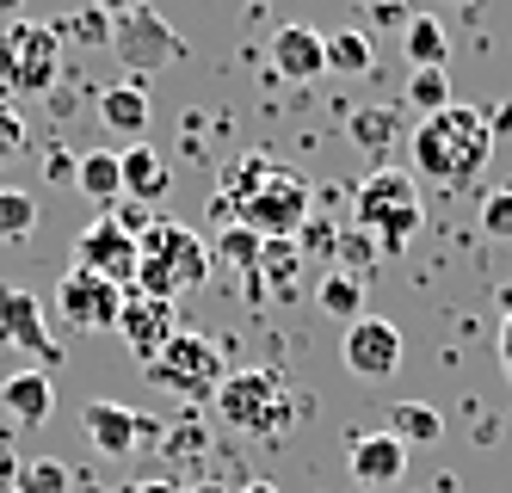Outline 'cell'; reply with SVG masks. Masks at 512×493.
<instances>
[{
    "mask_svg": "<svg viewBox=\"0 0 512 493\" xmlns=\"http://www.w3.org/2000/svg\"><path fill=\"white\" fill-rule=\"evenodd\" d=\"M494 155V130H488V111L475 105H445L414 130V173L432 185H475Z\"/></svg>",
    "mask_w": 512,
    "mask_h": 493,
    "instance_id": "cell-1",
    "label": "cell"
},
{
    "mask_svg": "<svg viewBox=\"0 0 512 493\" xmlns=\"http://www.w3.org/2000/svg\"><path fill=\"white\" fill-rule=\"evenodd\" d=\"M229 210H235L241 229H253L260 241H290L309 222V179L253 155L229 173Z\"/></svg>",
    "mask_w": 512,
    "mask_h": 493,
    "instance_id": "cell-2",
    "label": "cell"
},
{
    "mask_svg": "<svg viewBox=\"0 0 512 493\" xmlns=\"http://www.w3.org/2000/svg\"><path fill=\"white\" fill-rule=\"evenodd\" d=\"M136 247H142V259H136V284L130 290H142V296H161V302H173L179 290H198L204 278H210V247L186 229V222H149V229L136 235Z\"/></svg>",
    "mask_w": 512,
    "mask_h": 493,
    "instance_id": "cell-3",
    "label": "cell"
},
{
    "mask_svg": "<svg viewBox=\"0 0 512 493\" xmlns=\"http://www.w3.org/2000/svg\"><path fill=\"white\" fill-rule=\"evenodd\" d=\"M297 395L284 389L278 370H235L223 376V389H216V420L247 432V438H284L297 426Z\"/></svg>",
    "mask_w": 512,
    "mask_h": 493,
    "instance_id": "cell-4",
    "label": "cell"
},
{
    "mask_svg": "<svg viewBox=\"0 0 512 493\" xmlns=\"http://www.w3.org/2000/svg\"><path fill=\"white\" fill-rule=\"evenodd\" d=\"M420 185L401 167H377L358 185V235H371L377 253H401L420 235Z\"/></svg>",
    "mask_w": 512,
    "mask_h": 493,
    "instance_id": "cell-5",
    "label": "cell"
},
{
    "mask_svg": "<svg viewBox=\"0 0 512 493\" xmlns=\"http://www.w3.org/2000/svg\"><path fill=\"white\" fill-rule=\"evenodd\" d=\"M149 376L161 389H173V395H186V401H216V389H223V346L216 339H204V333H192V327H179L167 346L155 352V364H149Z\"/></svg>",
    "mask_w": 512,
    "mask_h": 493,
    "instance_id": "cell-6",
    "label": "cell"
},
{
    "mask_svg": "<svg viewBox=\"0 0 512 493\" xmlns=\"http://www.w3.org/2000/svg\"><path fill=\"white\" fill-rule=\"evenodd\" d=\"M62 74V37L56 25H13L0 37V81L13 93H50Z\"/></svg>",
    "mask_w": 512,
    "mask_h": 493,
    "instance_id": "cell-7",
    "label": "cell"
},
{
    "mask_svg": "<svg viewBox=\"0 0 512 493\" xmlns=\"http://www.w3.org/2000/svg\"><path fill=\"white\" fill-rule=\"evenodd\" d=\"M56 315H62L68 327H81V333H118L124 290L75 265V272H62V284H56Z\"/></svg>",
    "mask_w": 512,
    "mask_h": 493,
    "instance_id": "cell-8",
    "label": "cell"
},
{
    "mask_svg": "<svg viewBox=\"0 0 512 493\" xmlns=\"http://www.w3.org/2000/svg\"><path fill=\"white\" fill-rule=\"evenodd\" d=\"M136 259H142V247H136V235L124 229L118 216H99V222H87V229H81V253H75L81 272L130 290L136 284Z\"/></svg>",
    "mask_w": 512,
    "mask_h": 493,
    "instance_id": "cell-9",
    "label": "cell"
},
{
    "mask_svg": "<svg viewBox=\"0 0 512 493\" xmlns=\"http://www.w3.org/2000/svg\"><path fill=\"white\" fill-rule=\"evenodd\" d=\"M81 426H87V444L99 450V457H130V450H142V444L161 438V420L130 413L118 401H87L81 407Z\"/></svg>",
    "mask_w": 512,
    "mask_h": 493,
    "instance_id": "cell-10",
    "label": "cell"
},
{
    "mask_svg": "<svg viewBox=\"0 0 512 493\" xmlns=\"http://www.w3.org/2000/svg\"><path fill=\"white\" fill-rule=\"evenodd\" d=\"M346 370L364 376V383H389L401 370V327L395 321H377V315H358L346 327V346H340Z\"/></svg>",
    "mask_w": 512,
    "mask_h": 493,
    "instance_id": "cell-11",
    "label": "cell"
},
{
    "mask_svg": "<svg viewBox=\"0 0 512 493\" xmlns=\"http://www.w3.org/2000/svg\"><path fill=\"white\" fill-rule=\"evenodd\" d=\"M0 339L19 352H31L38 364H62V346L44 327V302L31 296L25 284H0Z\"/></svg>",
    "mask_w": 512,
    "mask_h": 493,
    "instance_id": "cell-12",
    "label": "cell"
},
{
    "mask_svg": "<svg viewBox=\"0 0 512 493\" xmlns=\"http://www.w3.org/2000/svg\"><path fill=\"white\" fill-rule=\"evenodd\" d=\"M112 50L130 56L136 68H161L167 56H179V37L167 31V19L149 7V0H142L130 13H112Z\"/></svg>",
    "mask_w": 512,
    "mask_h": 493,
    "instance_id": "cell-13",
    "label": "cell"
},
{
    "mask_svg": "<svg viewBox=\"0 0 512 493\" xmlns=\"http://www.w3.org/2000/svg\"><path fill=\"white\" fill-rule=\"evenodd\" d=\"M118 333H124V346H130L142 364H155V352H161L167 339L179 333V315H173V302H161V296L124 290V315H118Z\"/></svg>",
    "mask_w": 512,
    "mask_h": 493,
    "instance_id": "cell-14",
    "label": "cell"
},
{
    "mask_svg": "<svg viewBox=\"0 0 512 493\" xmlns=\"http://www.w3.org/2000/svg\"><path fill=\"white\" fill-rule=\"evenodd\" d=\"M346 463H352L358 487H395L401 475H408V444L389 438V432H358Z\"/></svg>",
    "mask_w": 512,
    "mask_h": 493,
    "instance_id": "cell-15",
    "label": "cell"
},
{
    "mask_svg": "<svg viewBox=\"0 0 512 493\" xmlns=\"http://www.w3.org/2000/svg\"><path fill=\"white\" fill-rule=\"evenodd\" d=\"M272 68L284 81H315V74H327V37L315 25H284L272 37Z\"/></svg>",
    "mask_w": 512,
    "mask_h": 493,
    "instance_id": "cell-16",
    "label": "cell"
},
{
    "mask_svg": "<svg viewBox=\"0 0 512 493\" xmlns=\"http://www.w3.org/2000/svg\"><path fill=\"white\" fill-rule=\"evenodd\" d=\"M118 173H124V198L130 204H155V198H167V185H173L167 155L149 148V142H130L124 155H118Z\"/></svg>",
    "mask_w": 512,
    "mask_h": 493,
    "instance_id": "cell-17",
    "label": "cell"
},
{
    "mask_svg": "<svg viewBox=\"0 0 512 493\" xmlns=\"http://www.w3.org/2000/svg\"><path fill=\"white\" fill-rule=\"evenodd\" d=\"M247 284L266 290L272 302H297L303 296V259H297V247H290V241H266L260 247V272H253Z\"/></svg>",
    "mask_w": 512,
    "mask_h": 493,
    "instance_id": "cell-18",
    "label": "cell"
},
{
    "mask_svg": "<svg viewBox=\"0 0 512 493\" xmlns=\"http://www.w3.org/2000/svg\"><path fill=\"white\" fill-rule=\"evenodd\" d=\"M0 401H7V413H13L19 426H44L50 407H56V389H50L44 370H19V376L0 383Z\"/></svg>",
    "mask_w": 512,
    "mask_h": 493,
    "instance_id": "cell-19",
    "label": "cell"
},
{
    "mask_svg": "<svg viewBox=\"0 0 512 493\" xmlns=\"http://www.w3.org/2000/svg\"><path fill=\"white\" fill-rule=\"evenodd\" d=\"M75 185H81V198H93L99 210H118V198H124L118 148H93V155H81L75 161Z\"/></svg>",
    "mask_w": 512,
    "mask_h": 493,
    "instance_id": "cell-20",
    "label": "cell"
},
{
    "mask_svg": "<svg viewBox=\"0 0 512 493\" xmlns=\"http://www.w3.org/2000/svg\"><path fill=\"white\" fill-rule=\"evenodd\" d=\"M99 118L112 124L118 136L142 142V130H149V93H142V87H105L99 93Z\"/></svg>",
    "mask_w": 512,
    "mask_h": 493,
    "instance_id": "cell-21",
    "label": "cell"
},
{
    "mask_svg": "<svg viewBox=\"0 0 512 493\" xmlns=\"http://www.w3.org/2000/svg\"><path fill=\"white\" fill-rule=\"evenodd\" d=\"M383 432L414 450V444H438V438H445V420H438V407H426V401H395Z\"/></svg>",
    "mask_w": 512,
    "mask_h": 493,
    "instance_id": "cell-22",
    "label": "cell"
},
{
    "mask_svg": "<svg viewBox=\"0 0 512 493\" xmlns=\"http://www.w3.org/2000/svg\"><path fill=\"white\" fill-rule=\"evenodd\" d=\"M401 44H408L414 68H445V56H451V37H445V25H438L432 13H414L408 25H401Z\"/></svg>",
    "mask_w": 512,
    "mask_h": 493,
    "instance_id": "cell-23",
    "label": "cell"
},
{
    "mask_svg": "<svg viewBox=\"0 0 512 493\" xmlns=\"http://www.w3.org/2000/svg\"><path fill=\"white\" fill-rule=\"evenodd\" d=\"M315 302H321V309L334 315V321H346V327H352V321L364 315V284H358L352 272H327V278H321V290H315Z\"/></svg>",
    "mask_w": 512,
    "mask_h": 493,
    "instance_id": "cell-24",
    "label": "cell"
},
{
    "mask_svg": "<svg viewBox=\"0 0 512 493\" xmlns=\"http://www.w3.org/2000/svg\"><path fill=\"white\" fill-rule=\"evenodd\" d=\"M260 235H253V229H241V222H229V229L223 235H216V247H210V259H223V265H235V272H260Z\"/></svg>",
    "mask_w": 512,
    "mask_h": 493,
    "instance_id": "cell-25",
    "label": "cell"
},
{
    "mask_svg": "<svg viewBox=\"0 0 512 493\" xmlns=\"http://www.w3.org/2000/svg\"><path fill=\"white\" fill-rule=\"evenodd\" d=\"M38 229V198L19 185H0V241H25Z\"/></svg>",
    "mask_w": 512,
    "mask_h": 493,
    "instance_id": "cell-26",
    "label": "cell"
},
{
    "mask_svg": "<svg viewBox=\"0 0 512 493\" xmlns=\"http://www.w3.org/2000/svg\"><path fill=\"white\" fill-rule=\"evenodd\" d=\"M371 37H364V31H334V37H327V68H334V74H371Z\"/></svg>",
    "mask_w": 512,
    "mask_h": 493,
    "instance_id": "cell-27",
    "label": "cell"
},
{
    "mask_svg": "<svg viewBox=\"0 0 512 493\" xmlns=\"http://www.w3.org/2000/svg\"><path fill=\"white\" fill-rule=\"evenodd\" d=\"M56 37H68V44H87V50H112V13L105 7H87L75 19H62Z\"/></svg>",
    "mask_w": 512,
    "mask_h": 493,
    "instance_id": "cell-28",
    "label": "cell"
},
{
    "mask_svg": "<svg viewBox=\"0 0 512 493\" xmlns=\"http://www.w3.org/2000/svg\"><path fill=\"white\" fill-rule=\"evenodd\" d=\"M352 142H364L371 155H383V148L395 142V111H383V105H364V111H352Z\"/></svg>",
    "mask_w": 512,
    "mask_h": 493,
    "instance_id": "cell-29",
    "label": "cell"
},
{
    "mask_svg": "<svg viewBox=\"0 0 512 493\" xmlns=\"http://www.w3.org/2000/svg\"><path fill=\"white\" fill-rule=\"evenodd\" d=\"M408 99H414V111H445L451 105V81H445V68H414L408 74Z\"/></svg>",
    "mask_w": 512,
    "mask_h": 493,
    "instance_id": "cell-30",
    "label": "cell"
},
{
    "mask_svg": "<svg viewBox=\"0 0 512 493\" xmlns=\"http://www.w3.org/2000/svg\"><path fill=\"white\" fill-rule=\"evenodd\" d=\"M68 463H56V457H38V463H25L19 469V487L13 493H68Z\"/></svg>",
    "mask_w": 512,
    "mask_h": 493,
    "instance_id": "cell-31",
    "label": "cell"
},
{
    "mask_svg": "<svg viewBox=\"0 0 512 493\" xmlns=\"http://www.w3.org/2000/svg\"><path fill=\"white\" fill-rule=\"evenodd\" d=\"M482 235L512 241V185H500V192H488V198H482Z\"/></svg>",
    "mask_w": 512,
    "mask_h": 493,
    "instance_id": "cell-32",
    "label": "cell"
},
{
    "mask_svg": "<svg viewBox=\"0 0 512 493\" xmlns=\"http://www.w3.org/2000/svg\"><path fill=\"white\" fill-rule=\"evenodd\" d=\"M19 155H25V118L13 105H0V167L19 161Z\"/></svg>",
    "mask_w": 512,
    "mask_h": 493,
    "instance_id": "cell-33",
    "label": "cell"
},
{
    "mask_svg": "<svg viewBox=\"0 0 512 493\" xmlns=\"http://www.w3.org/2000/svg\"><path fill=\"white\" fill-rule=\"evenodd\" d=\"M198 450H204V426H198V420L173 426V457H198Z\"/></svg>",
    "mask_w": 512,
    "mask_h": 493,
    "instance_id": "cell-34",
    "label": "cell"
},
{
    "mask_svg": "<svg viewBox=\"0 0 512 493\" xmlns=\"http://www.w3.org/2000/svg\"><path fill=\"white\" fill-rule=\"evenodd\" d=\"M371 253H377V247H371V235H358V229L340 241V259H352V265H371Z\"/></svg>",
    "mask_w": 512,
    "mask_h": 493,
    "instance_id": "cell-35",
    "label": "cell"
},
{
    "mask_svg": "<svg viewBox=\"0 0 512 493\" xmlns=\"http://www.w3.org/2000/svg\"><path fill=\"white\" fill-rule=\"evenodd\" d=\"M500 302H506V321H500V364H506V376H512V290H506Z\"/></svg>",
    "mask_w": 512,
    "mask_h": 493,
    "instance_id": "cell-36",
    "label": "cell"
},
{
    "mask_svg": "<svg viewBox=\"0 0 512 493\" xmlns=\"http://www.w3.org/2000/svg\"><path fill=\"white\" fill-rule=\"evenodd\" d=\"M124 493H179V481H173V475H149V481H136V487H124Z\"/></svg>",
    "mask_w": 512,
    "mask_h": 493,
    "instance_id": "cell-37",
    "label": "cell"
},
{
    "mask_svg": "<svg viewBox=\"0 0 512 493\" xmlns=\"http://www.w3.org/2000/svg\"><path fill=\"white\" fill-rule=\"evenodd\" d=\"M93 7H105V13H130V7H142V0H93Z\"/></svg>",
    "mask_w": 512,
    "mask_h": 493,
    "instance_id": "cell-38",
    "label": "cell"
},
{
    "mask_svg": "<svg viewBox=\"0 0 512 493\" xmlns=\"http://www.w3.org/2000/svg\"><path fill=\"white\" fill-rule=\"evenodd\" d=\"M235 493H278L272 481H247V487H235Z\"/></svg>",
    "mask_w": 512,
    "mask_h": 493,
    "instance_id": "cell-39",
    "label": "cell"
},
{
    "mask_svg": "<svg viewBox=\"0 0 512 493\" xmlns=\"http://www.w3.org/2000/svg\"><path fill=\"white\" fill-rule=\"evenodd\" d=\"M179 493H223V487H216V481H198V487H179Z\"/></svg>",
    "mask_w": 512,
    "mask_h": 493,
    "instance_id": "cell-40",
    "label": "cell"
},
{
    "mask_svg": "<svg viewBox=\"0 0 512 493\" xmlns=\"http://www.w3.org/2000/svg\"><path fill=\"white\" fill-rule=\"evenodd\" d=\"M25 7V0H0V13H19Z\"/></svg>",
    "mask_w": 512,
    "mask_h": 493,
    "instance_id": "cell-41",
    "label": "cell"
}]
</instances>
